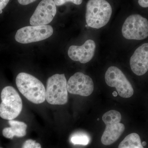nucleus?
<instances>
[{
  "mask_svg": "<svg viewBox=\"0 0 148 148\" xmlns=\"http://www.w3.org/2000/svg\"><path fill=\"white\" fill-rule=\"evenodd\" d=\"M16 84L19 91L30 102L39 104L45 101V87L34 76L27 73H19L16 77Z\"/></svg>",
  "mask_w": 148,
  "mask_h": 148,
  "instance_id": "1",
  "label": "nucleus"
},
{
  "mask_svg": "<svg viewBox=\"0 0 148 148\" xmlns=\"http://www.w3.org/2000/svg\"><path fill=\"white\" fill-rule=\"evenodd\" d=\"M112 12V7L106 0H89L86 13L88 26L93 29H101L108 23Z\"/></svg>",
  "mask_w": 148,
  "mask_h": 148,
  "instance_id": "2",
  "label": "nucleus"
},
{
  "mask_svg": "<svg viewBox=\"0 0 148 148\" xmlns=\"http://www.w3.org/2000/svg\"><path fill=\"white\" fill-rule=\"evenodd\" d=\"M0 117L4 119L13 120L21 113L22 101L18 92L11 86L4 88L1 92Z\"/></svg>",
  "mask_w": 148,
  "mask_h": 148,
  "instance_id": "3",
  "label": "nucleus"
},
{
  "mask_svg": "<svg viewBox=\"0 0 148 148\" xmlns=\"http://www.w3.org/2000/svg\"><path fill=\"white\" fill-rule=\"evenodd\" d=\"M67 82L64 74H55L49 78L46 89V100L53 105H63L68 101Z\"/></svg>",
  "mask_w": 148,
  "mask_h": 148,
  "instance_id": "4",
  "label": "nucleus"
},
{
  "mask_svg": "<svg viewBox=\"0 0 148 148\" xmlns=\"http://www.w3.org/2000/svg\"><path fill=\"white\" fill-rule=\"evenodd\" d=\"M106 129L101 138V142L105 145H110L115 143L124 132V124L121 123V114L118 111L112 110L107 112L102 117Z\"/></svg>",
  "mask_w": 148,
  "mask_h": 148,
  "instance_id": "5",
  "label": "nucleus"
},
{
  "mask_svg": "<svg viewBox=\"0 0 148 148\" xmlns=\"http://www.w3.org/2000/svg\"><path fill=\"white\" fill-rule=\"evenodd\" d=\"M122 34L127 39H145L148 37L147 19L140 14L130 15L123 23Z\"/></svg>",
  "mask_w": 148,
  "mask_h": 148,
  "instance_id": "6",
  "label": "nucleus"
},
{
  "mask_svg": "<svg viewBox=\"0 0 148 148\" xmlns=\"http://www.w3.org/2000/svg\"><path fill=\"white\" fill-rule=\"evenodd\" d=\"M105 80L109 86L116 88L119 95L123 98H129L134 93L132 85L120 69L111 66L105 74Z\"/></svg>",
  "mask_w": 148,
  "mask_h": 148,
  "instance_id": "7",
  "label": "nucleus"
},
{
  "mask_svg": "<svg viewBox=\"0 0 148 148\" xmlns=\"http://www.w3.org/2000/svg\"><path fill=\"white\" fill-rule=\"evenodd\" d=\"M53 33V28L50 25L27 26L18 29L15 39L20 43H30L46 39Z\"/></svg>",
  "mask_w": 148,
  "mask_h": 148,
  "instance_id": "8",
  "label": "nucleus"
},
{
  "mask_svg": "<svg viewBox=\"0 0 148 148\" xmlns=\"http://www.w3.org/2000/svg\"><path fill=\"white\" fill-rule=\"evenodd\" d=\"M68 92L74 95L89 96L94 90V84L89 76L77 72L69 79L67 82Z\"/></svg>",
  "mask_w": 148,
  "mask_h": 148,
  "instance_id": "9",
  "label": "nucleus"
},
{
  "mask_svg": "<svg viewBox=\"0 0 148 148\" xmlns=\"http://www.w3.org/2000/svg\"><path fill=\"white\" fill-rule=\"evenodd\" d=\"M56 13V5L53 0H42L30 18V24L34 26L47 25L52 21Z\"/></svg>",
  "mask_w": 148,
  "mask_h": 148,
  "instance_id": "10",
  "label": "nucleus"
},
{
  "mask_svg": "<svg viewBox=\"0 0 148 148\" xmlns=\"http://www.w3.org/2000/svg\"><path fill=\"white\" fill-rule=\"evenodd\" d=\"M95 48V42L92 40H88L80 46H71L68 50V55L73 61L86 64L93 58Z\"/></svg>",
  "mask_w": 148,
  "mask_h": 148,
  "instance_id": "11",
  "label": "nucleus"
},
{
  "mask_svg": "<svg viewBox=\"0 0 148 148\" xmlns=\"http://www.w3.org/2000/svg\"><path fill=\"white\" fill-rule=\"evenodd\" d=\"M130 68L138 76H142L148 70V43L143 44L135 50L130 58Z\"/></svg>",
  "mask_w": 148,
  "mask_h": 148,
  "instance_id": "12",
  "label": "nucleus"
},
{
  "mask_svg": "<svg viewBox=\"0 0 148 148\" xmlns=\"http://www.w3.org/2000/svg\"><path fill=\"white\" fill-rule=\"evenodd\" d=\"M8 123L10 127H5L3 130V135L5 138L12 139L14 136L20 138L26 135L27 125L25 123L11 120H9Z\"/></svg>",
  "mask_w": 148,
  "mask_h": 148,
  "instance_id": "13",
  "label": "nucleus"
},
{
  "mask_svg": "<svg viewBox=\"0 0 148 148\" xmlns=\"http://www.w3.org/2000/svg\"><path fill=\"white\" fill-rule=\"evenodd\" d=\"M118 148H144L140 136L136 133L127 135L120 143Z\"/></svg>",
  "mask_w": 148,
  "mask_h": 148,
  "instance_id": "14",
  "label": "nucleus"
},
{
  "mask_svg": "<svg viewBox=\"0 0 148 148\" xmlns=\"http://www.w3.org/2000/svg\"><path fill=\"white\" fill-rule=\"evenodd\" d=\"M71 141L74 145H87L90 142L88 135L82 133L74 134L71 138Z\"/></svg>",
  "mask_w": 148,
  "mask_h": 148,
  "instance_id": "15",
  "label": "nucleus"
},
{
  "mask_svg": "<svg viewBox=\"0 0 148 148\" xmlns=\"http://www.w3.org/2000/svg\"><path fill=\"white\" fill-rule=\"evenodd\" d=\"M21 148H42L40 143H36L34 140H28L24 142Z\"/></svg>",
  "mask_w": 148,
  "mask_h": 148,
  "instance_id": "16",
  "label": "nucleus"
},
{
  "mask_svg": "<svg viewBox=\"0 0 148 148\" xmlns=\"http://www.w3.org/2000/svg\"><path fill=\"white\" fill-rule=\"evenodd\" d=\"M53 1L56 5L61 6L69 2H71L77 5H79L82 3L83 0H53Z\"/></svg>",
  "mask_w": 148,
  "mask_h": 148,
  "instance_id": "17",
  "label": "nucleus"
},
{
  "mask_svg": "<svg viewBox=\"0 0 148 148\" xmlns=\"http://www.w3.org/2000/svg\"><path fill=\"white\" fill-rule=\"evenodd\" d=\"M36 0H18V3L21 5H25L34 3Z\"/></svg>",
  "mask_w": 148,
  "mask_h": 148,
  "instance_id": "18",
  "label": "nucleus"
},
{
  "mask_svg": "<svg viewBox=\"0 0 148 148\" xmlns=\"http://www.w3.org/2000/svg\"><path fill=\"white\" fill-rule=\"evenodd\" d=\"M10 0H0V11L3 10L6 6Z\"/></svg>",
  "mask_w": 148,
  "mask_h": 148,
  "instance_id": "19",
  "label": "nucleus"
},
{
  "mask_svg": "<svg viewBox=\"0 0 148 148\" xmlns=\"http://www.w3.org/2000/svg\"><path fill=\"white\" fill-rule=\"evenodd\" d=\"M138 3L142 7H148V0H138Z\"/></svg>",
  "mask_w": 148,
  "mask_h": 148,
  "instance_id": "20",
  "label": "nucleus"
},
{
  "mask_svg": "<svg viewBox=\"0 0 148 148\" xmlns=\"http://www.w3.org/2000/svg\"><path fill=\"white\" fill-rule=\"evenodd\" d=\"M112 94L114 97H116L118 95V93L116 92V91H114V92H113Z\"/></svg>",
  "mask_w": 148,
  "mask_h": 148,
  "instance_id": "21",
  "label": "nucleus"
},
{
  "mask_svg": "<svg viewBox=\"0 0 148 148\" xmlns=\"http://www.w3.org/2000/svg\"><path fill=\"white\" fill-rule=\"evenodd\" d=\"M142 144L143 146H145L147 145V143H146L145 142H143V143H142Z\"/></svg>",
  "mask_w": 148,
  "mask_h": 148,
  "instance_id": "22",
  "label": "nucleus"
},
{
  "mask_svg": "<svg viewBox=\"0 0 148 148\" xmlns=\"http://www.w3.org/2000/svg\"><path fill=\"white\" fill-rule=\"evenodd\" d=\"M3 11L2 10L0 11V14H1L2 13Z\"/></svg>",
  "mask_w": 148,
  "mask_h": 148,
  "instance_id": "23",
  "label": "nucleus"
},
{
  "mask_svg": "<svg viewBox=\"0 0 148 148\" xmlns=\"http://www.w3.org/2000/svg\"><path fill=\"white\" fill-rule=\"evenodd\" d=\"M0 148H1V147H0Z\"/></svg>",
  "mask_w": 148,
  "mask_h": 148,
  "instance_id": "24",
  "label": "nucleus"
}]
</instances>
